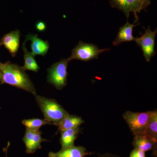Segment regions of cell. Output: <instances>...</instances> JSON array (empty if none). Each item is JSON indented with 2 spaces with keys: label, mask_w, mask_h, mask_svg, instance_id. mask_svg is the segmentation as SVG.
Instances as JSON below:
<instances>
[{
  "label": "cell",
  "mask_w": 157,
  "mask_h": 157,
  "mask_svg": "<svg viewBox=\"0 0 157 157\" xmlns=\"http://www.w3.org/2000/svg\"><path fill=\"white\" fill-rule=\"evenodd\" d=\"M70 61L69 59H62L53 64L48 68L47 82L58 90L66 86L67 81L68 65Z\"/></svg>",
  "instance_id": "3957f363"
},
{
  "label": "cell",
  "mask_w": 157,
  "mask_h": 157,
  "mask_svg": "<svg viewBox=\"0 0 157 157\" xmlns=\"http://www.w3.org/2000/svg\"><path fill=\"white\" fill-rule=\"evenodd\" d=\"M0 85H1V84H0ZM0 108H1V107H0Z\"/></svg>",
  "instance_id": "d4e9b609"
},
{
  "label": "cell",
  "mask_w": 157,
  "mask_h": 157,
  "mask_svg": "<svg viewBox=\"0 0 157 157\" xmlns=\"http://www.w3.org/2000/svg\"><path fill=\"white\" fill-rule=\"evenodd\" d=\"M132 144L135 148L144 152L152 151L157 157V141L145 135H135Z\"/></svg>",
  "instance_id": "30bf717a"
},
{
  "label": "cell",
  "mask_w": 157,
  "mask_h": 157,
  "mask_svg": "<svg viewBox=\"0 0 157 157\" xmlns=\"http://www.w3.org/2000/svg\"><path fill=\"white\" fill-rule=\"evenodd\" d=\"M35 96L45 119L52 123L54 125L57 126L60 122L69 114V113L54 99L45 98L37 94Z\"/></svg>",
  "instance_id": "7a4b0ae2"
},
{
  "label": "cell",
  "mask_w": 157,
  "mask_h": 157,
  "mask_svg": "<svg viewBox=\"0 0 157 157\" xmlns=\"http://www.w3.org/2000/svg\"><path fill=\"white\" fill-rule=\"evenodd\" d=\"M90 154L91 153L88 152L85 147L74 146L61 149L57 152H50L48 156V157H84Z\"/></svg>",
  "instance_id": "4fadbf2b"
},
{
  "label": "cell",
  "mask_w": 157,
  "mask_h": 157,
  "mask_svg": "<svg viewBox=\"0 0 157 157\" xmlns=\"http://www.w3.org/2000/svg\"><path fill=\"white\" fill-rule=\"evenodd\" d=\"M83 123L84 121L80 117L68 114L58 124V129L56 134L61 131L79 127Z\"/></svg>",
  "instance_id": "9a60e30c"
},
{
  "label": "cell",
  "mask_w": 157,
  "mask_h": 157,
  "mask_svg": "<svg viewBox=\"0 0 157 157\" xmlns=\"http://www.w3.org/2000/svg\"><path fill=\"white\" fill-rule=\"evenodd\" d=\"M144 5L145 9L150 5L151 3V0H143Z\"/></svg>",
  "instance_id": "603a6c76"
},
{
  "label": "cell",
  "mask_w": 157,
  "mask_h": 157,
  "mask_svg": "<svg viewBox=\"0 0 157 157\" xmlns=\"http://www.w3.org/2000/svg\"><path fill=\"white\" fill-rule=\"evenodd\" d=\"M36 28L39 32H43L46 29V24L43 21H39L36 23Z\"/></svg>",
  "instance_id": "ffe728a7"
},
{
  "label": "cell",
  "mask_w": 157,
  "mask_h": 157,
  "mask_svg": "<svg viewBox=\"0 0 157 157\" xmlns=\"http://www.w3.org/2000/svg\"><path fill=\"white\" fill-rule=\"evenodd\" d=\"M130 157H146V155H145V152L135 148L131 152Z\"/></svg>",
  "instance_id": "d6986e66"
},
{
  "label": "cell",
  "mask_w": 157,
  "mask_h": 157,
  "mask_svg": "<svg viewBox=\"0 0 157 157\" xmlns=\"http://www.w3.org/2000/svg\"><path fill=\"white\" fill-rule=\"evenodd\" d=\"M10 145V143L9 141V142H8V144H7V146H6V147H5V148H3V151H4V152L6 154V157H8V149H9Z\"/></svg>",
  "instance_id": "7402d4cb"
},
{
  "label": "cell",
  "mask_w": 157,
  "mask_h": 157,
  "mask_svg": "<svg viewBox=\"0 0 157 157\" xmlns=\"http://www.w3.org/2000/svg\"><path fill=\"white\" fill-rule=\"evenodd\" d=\"M109 50V48L101 49L94 44L79 41L78 45L72 50L71 56L68 59L70 61L77 59L89 61L94 59H98L100 54Z\"/></svg>",
  "instance_id": "5b68a950"
},
{
  "label": "cell",
  "mask_w": 157,
  "mask_h": 157,
  "mask_svg": "<svg viewBox=\"0 0 157 157\" xmlns=\"http://www.w3.org/2000/svg\"><path fill=\"white\" fill-rule=\"evenodd\" d=\"M152 111L137 113L127 111L123 117L134 135H145Z\"/></svg>",
  "instance_id": "277c9868"
},
{
  "label": "cell",
  "mask_w": 157,
  "mask_h": 157,
  "mask_svg": "<svg viewBox=\"0 0 157 157\" xmlns=\"http://www.w3.org/2000/svg\"><path fill=\"white\" fill-rule=\"evenodd\" d=\"M21 123L26 128V130L31 131H38L42 126L46 124L53 125L52 123L44 120L39 118L29 119L24 120Z\"/></svg>",
  "instance_id": "e0dca14e"
},
{
  "label": "cell",
  "mask_w": 157,
  "mask_h": 157,
  "mask_svg": "<svg viewBox=\"0 0 157 157\" xmlns=\"http://www.w3.org/2000/svg\"><path fill=\"white\" fill-rule=\"evenodd\" d=\"M42 133L40 131H31L26 130L22 140L26 147L27 154H33L37 149L42 148L41 143L48 141L42 137Z\"/></svg>",
  "instance_id": "ba28073f"
},
{
  "label": "cell",
  "mask_w": 157,
  "mask_h": 157,
  "mask_svg": "<svg viewBox=\"0 0 157 157\" xmlns=\"http://www.w3.org/2000/svg\"><path fill=\"white\" fill-rule=\"evenodd\" d=\"M157 33V29L155 31H152L149 27L144 33L141 34V36L135 38V41L137 45L141 48L144 57L147 62L150 61L156 54L155 39Z\"/></svg>",
  "instance_id": "8992f818"
},
{
  "label": "cell",
  "mask_w": 157,
  "mask_h": 157,
  "mask_svg": "<svg viewBox=\"0 0 157 157\" xmlns=\"http://www.w3.org/2000/svg\"><path fill=\"white\" fill-rule=\"evenodd\" d=\"M109 4L113 8H115L122 11L127 18L130 13L135 15V19H138L137 14L141 10L145 9L143 0H109Z\"/></svg>",
  "instance_id": "52a82bcc"
},
{
  "label": "cell",
  "mask_w": 157,
  "mask_h": 157,
  "mask_svg": "<svg viewBox=\"0 0 157 157\" xmlns=\"http://www.w3.org/2000/svg\"><path fill=\"white\" fill-rule=\"evenodd\" d=\"M20 36V32L17 29L5 34L0 40V47L4 46L14 57L19 49Z\"/></svg>",
  "instance_id": "9c48e42d"
},
{
  "label": "cell",
  "mask_w": 157,
  "mask_h": 157,
  "mask_svg": "<svg viewBox=\"0 0 157 157\" xmlns=\"http://www.w3.org/2000/svg\"><path fill=\"white\" fill-rule=\"evenodd\" d=\"M80 131L79 127H77L61 131L59 141L61 145V149L75 146L74 142L77 139Z\"/></svg>",
  "instance_id": "5bb4252c"
},
{
  "label": "cell",
  "mask_w": 157,
  "mask_h": 157,
  "mask_svg": "<svg viewBox=\"0 0 157 157\" xmlns=\"http://www.w3.org/2000/svg\"><path fill=\"white\" fill-rule=\"evenodd\" d=\"M29 40L31 41V53L34 56L37 55L45 56L49 49V42L48 41H44L40 39L37 34H29L26 36L25 42H26Z\"/></svg>",
  "instance_id": "8fae6325"
},
{
  "label": "cell",
  "mask_w": 157,
  "mask_h": 157,
  "mask_svg": "<svg viewBox=\"0 0 157 157\" xmlns=\"http://www.w3.org/2000/svg\"><path fill=\"white\" fill-rule=\"evenodd\" d=\"M2 72H1V70H0V84H1V82H2Z\"/></svg>",
  "instance_id": "cb8c5ba5"
},
{
  "label": "cell",
  "mask_w": 157,
  "mask_h": 157,
  "mask_svg": "<svg viewBox=\"0 0 157 157\" xmlns=\"http://www.w3.org/2000/svg\"><path fill=\"white\" fill-rule=\"evenodd\" d=\"M26 42L23 43L22 48L23 50L24 65L22 67L24 70H30L35 72H38L40 67L35 59V56L28 50L25 46Z\"/></svg>",
  "instance_id": "2e32d148"
},
{
  "label": "cell",
  "mask_w": 157,
  "mask_h": 157,
  "mask_svg": "<svg viewBox=\"0 0 157 157\" xmlns=\"http://www.w3.org/2000/svg\"><path fill=\"white\" fill-rule=\"evenodd\" d=\"M97 157H120L117 155L112 154L105 153L103 154H98Z\"/></svg>",
  "instance_id": "44dd1931"
},
{
  "label": "cell",
  "mask_w": 157,
  "mask_h": 157,
  "mask_svg": "<svg viewBox=\"0 0 157 157\" xmlns=\"http://www.w3.org/2000/svg\"><path fill=\"white\" fill-rule=\"evenodd\" d=\"M0 70L2 73L1 84L10 85L34 95L36 94L33 83L22 67L9 61L5 63L0 62Z\"/></svg>",
  "instance_id": "6da1fadb"
},
{
  "label": "cell",
  "mask_w": 157,
  "mask_h": 157,
  "mask_svg": "<svg viewBox=\"0 0 157 157\" xmlns=\"http://www.w3.org/2000/svg\"><path fill=\"white\" fill-rule=\"evenodd\" d=\"M145 135L157 141V112L152 111V113L147 127Z\"/></svg>",
  "instance_id": "ac0fdd59"
},
{
  "label": "cell",
  "mask_w": 157,
  "mask_h": 157,
  "mask_svg": "<svg viewBox=\"0 0 157 157\" xmlns=\"http://www.w3.org/2000/svg\"><path fill=\"white\" fill-rule=\"evenodd\" d=\"M138 21V19H135V22L132 24L127 21L124 25L120 28L116 38L113 42V45L117 46L123 42L135 41V38L133 36L132 33L133 29L137 25L135 24Z\"/></svg>",
  "instance_id": "7c38bea8"
}]
</instances>
